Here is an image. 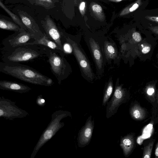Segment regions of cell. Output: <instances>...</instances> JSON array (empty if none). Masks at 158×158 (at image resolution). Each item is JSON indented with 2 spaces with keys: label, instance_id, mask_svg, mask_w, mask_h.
<instances>
[{
  "label": "cell",
  "instance_id": "1",
  "mask_svg": "<svg viewBox=\"0 0 158 158\" xmlns=\"http://www.w3.org/2000/svg\"><path fill=\"white\" fill-rule=\"evenodd\" d=\"M0 72L23 81L46 86H52L53 82L51 78L33 68L20 63H0Z\"/></svg>",
  "mask_w": 158,
  "mask_h": 158
},
{
  "label": "cell",
  "instance_id": "2",
  "mask_svg": "<svg viewBox=\"0 0 158 158\" xmlns=\"http://www.w3.org/2000/svg\"><path fill=\"white\" fill-rule=\"evenodd\" d=\"M49 48L38 44L26 45L2 51V62L6 63H20L47 57Z\"/></svg>",
  "mask_w": 158,
  "mask_h": 158
},
{
  "label": "cell",
  "instance_id": "3",
  "mask_svg": "<svg viewBox=\"0 0 158 158\" xmlns=\"http://www.w3.org/2000/svg\"><path fill=\"white\" fill-rule=\"evenodd\" d=\"M71 116L70 112L60 110L56 111L52 114L51 120L35 147L30 158H34L40 148L64 126V123L61 122L62 119Z\"/></svg>",
  "mask_w": 158,
  "mask_h": 158
},
{
  "label": "cell",
  "instance_id": "4",
  "mask_svg": "<svg viewBox=\"0 0 158 158\" xmlns=\"http://www.w3.org/2000/svg\"><path fill=\"white\" fill-rule=\"evenodd\" d=\"M61 51L49 49L47 58L51 71L60 85L72 72L71 66Z\"/></svg>",
  "mask_w": 158,
  "mask_h": 158
},
{
  "label": "cell",
  "instance_id": "5",
  "mask_svg": "<svg viewBox=\"0 0 158 158\" xmlns=\"http://www.w3.org/2000/svg\"><path fill=\"white\" fill-rule=\"evenodd\" d=\"M65 40L69 43L73 49V53L79 65L82 77L89 82H92L95 75L86 54L81 47L80 39L64 36Z\"/></svg>",
  "mask_w": 158,
  "mask_h": 158
},
{
  "label": "cell",
  "instance_id": "6",
  "mask_svg": "<svg viewBox=\"0 0 158 158\" xmlns=\"http://www.w3.org/2000/svg\"><path fill=\"white\" fill-rule=\"evenodd\" d=\"M105 38L95 37H87L85 41L90 51L95 64L97 75H102L106 63L103 51V45Z\"/></svg>",
  "mask_w": 158,
  "mask_h": 158
},
{
  "label": "cell",
  "instance_id": "7",
  "mask_svg": "<svg viewBox=\"0 0 158 158\" xmlns=\"http://www.w3.org/2000/svg\"><path fill=\"white\" fill-rule=\"evenodd\" d=\"M28 114L25 110L19 108L15 102L3 97L0 98V117L9 120L23 118Z\"/></svg>",
  "mask_w": 158,
  "mask_h": 158
},
{
  "label": "cell",
  "instance_id": "8",
  "mask_svg": "<svg viewBox=\"0 0 158 158\" xmlns=\"http://www.w3.org/2000/svg\"><path fill=\"white\" fill-rule=\"evenodd\" d=\"M127 93L122 85H120L118 78L115 83L114 92L110 100L107 103L106 117L109 118L117 112L119 106L125 102Z\"/></svg>",
  "mask_w": 158,
  "mask_h": 158
},
{
  "label": "cell",
  "instance_id": "9",
  "mask_svg": "<svg viewBox=\"0 0 158 158\" xmlns=\"http://www.w3.org/2000/svg\"><path fill=\"white\" fill-rule=\"evenodd\" d=\"M31 39L35 40L33 35L24 29H21L17 34L13 35L3 40L2 44L3 45L2 51L10 50L30 42Z\"/></svg>",
  "mask_w": 158,
  "mask_h": 158
},
{
  "label": "cell",
  "instance_id": "10",
  "mask_svg": "<svg viewBox=\"0 0 158 158\" xmlns=\"http://www.w3.org/2000/svg\"><path fill=\"white\" fill-rule=\"evenodd\" d=\"M94 126V121L89 116L87 119L85 124L79 131L77 138L78 145L80 148L84 147L90 143Z\"/></svg>",
  "mask_w": 158,
  "mask_h": 158
},
{
  "label": "cell",
  "instance_id": "11",
  "mask_svg": "<svg viewBox=\"0 0 158 158\" xmlns=\"http://www.w3.org/2000/svg\"><path fill=\"white\" fill-rule=\"evenodd\" d=\"M103 51L106 62L117 61L118 52L116 45L113 41L105 39L103 45Z\"/></svg>",
  "mask_w": 158,
  "mask_h": 158
},
{
  "label": "cell",
  "instance_id": "12",
  "mask_svg": "<svg viewBox=\"0 0 158 158\" xmlns=\"http://www.w3.org/2000/svg\"><path fill=\"white\" fill-rule=\"evenodd\" d=\"M0 89L23 94L27 93L31 89L27 85L16 81L6 80L0 81Z\"/></svg>",
  "mask_w": 158,
  "mask_h": 158
},
{
  "label": "cell",
  "instance_id": "13",
  "mask_svg": "<svg viewBox=\"0 0 158 158\" xmlns=\"http://www.w3.org/2000/svg\"><path fill=\"white\" fill-rule=\"evenodd\" d=\"M28 44L40 45L45 46L49 48L61 51L64 53L63 50L55 42L50 39L45 33L44 34L43 36L41 38L35 40L32 42L27 43L22 45Z\"/></svg>",
  "mask_w": 158,
  "mask_h": 158
},
{
  "label": "cell",
  "instance_id": "14",
  "mask_svg": "<svg viewBox=\"0 0 158 158\" xmlns=\"http://www.w3.org/2000/svg\"><path fill=\"white\" fill-rule=\"evenodd\" d=\"M134 144V139L132 135L129 134L123 137H121L120 145L125 157H128L131 154Z\"/></svg>",
  "mask_w": 158,
  "mask_h": 158
},
{
  "label": "cell",
  "instance_id": "15",
  "mask_svg": "<svg viewBox=\"0 0 158 158\" xmlns=\"http://www.w3.org/2000/svg\"><path fill=\"white\" fill-rule=\"evenodd\" d=\"M130 112L132 118L136 120H142L145 116L144 109L137 104H135L131 108Z\"/></svg>",
  "mask_w": 158,
  "mask_h": 158
},
{
  "label": "cell",
  "instance_id": "16",
  "mask_svg": "<svg viewBox=\"0 0 158 158\" xmlns=\"http://www.w3.org/2000/svg\"><path fill=\"white\" fill-rule=\"evenodd\" d=\"M113 82L112 77H110L105 85L102 100V106H105L111 96L113 90Z\"/></svg>",
  "mask_w": 158,
  "mask_h": 158
},
{
  "label": "cell",
  "instance_id": "17",
  "mask_svg": "<svg viewBox=\"0 0 158 158\" xmlns=\"http://www.w3.org/2000/svg\"><path fill=\"white\" fill-rule=\"evenodd\" d=\"M141 0H138L135 2L124 9L121 13L120 15H126L136 10L141 3Z\"/></svg>",
  "mask_w": 158,
  "mask_h": 158
},
{
  "label": "cell",
  "instance_id": "18",
  "mask_svg": "<svg viewBox=\"0 0 158 158\" xmlns=\"http://www.w3.org/2000/svg\"><path fill=\"white\" fill-rule=\"evenodd\" d=\"M0 28L3 29L14 31L17 32L19 31L21 29L15 24L4 22L1 20L0 21Z\"/></svg>",
  "mask_w": 158,
  "mask_h": 158
},
{
  "label": "cell",
  "instance_id": "19",
  "mask_svg": "<svg viewBox=\"0 0 158 158\" xmlns=\"http://www.w3.org/2000/svg\"><path fill=\"white\" fill-rule=\"evenodd\" d=\"M154 141V140H152L147 145L144 147L143 149V158H150L151 157Z\"/></svg>",
  "mask_w": 158,
  "mask_h": 158
},
{
  "label": "cell",
  "instance_id": "20",
  "mask_svg": "<svg viewBox=\"0 0 158 158\" xmlns=\"http://www.w3.org/2000/svg\"><path fill=\"white\" fill-rule=\"evenodd\" d=\"M66 42L63 43V49L64 53L70 54L73 53V49L72 46L66 40Z\"/></svg>",
  "mask_w": 158,
  "mask_h": 158
},
{
  "label": "cell",
  "instance_id": "21",
  "mask_svg": "<svg viewBox=\"0 0 158 158\" xmlns=\"http://www.w3.org/2000/svg\"><path fill=\"white\" fill-rule=\"evenodd\" d=\"M92 10L94 12L100 13L102 11V8L99 5L95 4L93 5L92 7Z\"/></svg>",
  "mask_w": 158,
  "mask_h": 158
},
{
  "label": "cell",
  "instance_id": "22",
  "mask_svg": "<svg viewBox=\"0 0 158 158\" xmlns=\"http://www.w3.org/2000/svg\"><path fill=\"white\" fill-rule=\"evenodd\" d=\"M132 38L136 42H139L141 40V37L140 34L138 32H135L132 35Z\"/></svg>",
  "mask_w": 158,
  "mask_h": 158
},
{
  "label": "cell",
  "instance_id": "23",
  "mask_svg": "<svg viewBox=\"0 0 158 158\" xmlns=\"http://www.w3.org/2000/svg\"><path fill=\"white\" fill-rule=\"evenodd\" d=\"M146 18L149 20L158 23V16H148Z\"/></svg>",
  "mask_w": 158,
  "mask_h": 158
},
{
  "label": "cell",
  "instance_id": "24",
  "mask_svg": "<svg viewBox=\"0 0 158 158\" xmlns=\"http://www.w3.org/2000/svg\"><path fill=\"white\" fill-rule=\"evenodd\" d=\"M37 103L39 106H43L45 103V100L42 98V96H39L37 99Z\"/></svg>",
  "mask_w": 158,
  "mask_h": 158
},
{
  "label": "cell",
  "instance_id": "25",
  "mask_svg": "<svg viewBox=\"0 0 158 158\" xmlns=\"http://www.w3.org/2000/svg\"><path fill=\"white\" fill-rule=\"evenodd\" d=\"M85 2H81L79 6V10L81 14L83 15L85 13Z\"/></svg>",
  "mask_w": 158,
  "mask_h": 158
},
{
  "label": "cell",
  "instance_id": "26",
  "mask_svg": "<svg viewBox=\"0 0 158 158\" xmlns=\"http://www.w3.org/2000/svg\"><path fill=\"white\" fill-rule=\"evenodd\" d=\"M150 49L151 48L149 46H146L143 48L142 52L144 54H146L148 53L150 51Z\"/></svg>",
  "mask_w": 158,
  "mask_h": 158
},
{
  "label": "cell",
  "instance_id": "27",
  "mask_svg": "<svg viewBox=\"0 0 158 158\" xmlns=\"http://www.w3.org/2000/svg\"><path fill=\"white\" fill-rule=\"evenodd\" d=\"M147 93L148 96H152L154 93V89L152 88H149L148 89Z\"/></svg>",
  "mask_w": 158,
  "mask_h": 158
},
{
  "label": "cell",
  "instance_id": "28",
  "mask_svg": "<svg viewBox=\"0 0 158 158\" xmlns=\"http://www.w3.org/2000/svg\"><path fill=\"white\" fill-rule=\"evenodd\" d=\"M150 29L153 32L158 35V26L150 27Z\"/></svg>",
  "mask_w": 158,
  "mask_h": 158
},
{
  "label": "cell",
  "instance_id": "29",
  "mask_svg": "<svg viewBox=\"0 0 158 158\" xmlns=\"http://www.w3.org/2000/svg\"><path fill=\"white\" fill-rule=\"evenodd\" d=\"M155 158H158V142L157 143L155 152Z\"/></svg>",
  "mask_w": 158,
  "mask_h": 158
},
{
  "label": "cell",
  "instance_id": "30",
  "mask_svg": "<svg viewBox=\"0 0 158 158\" xmlns=\"http://www.w3.org/2000/svg\"><path fill=\"white\" fill-rule=\"evenodd\" d=\"M109 1H111V2H120L122 0H108Z\"/></svg>",
  "mask_w": 158,
  "mask_h": 158
},
{
  "label": "cell",
  "instance_id": "31",
  "mask_svg": "<svg viewBox=\"0 0 158 158\" xmlns=\"http://www.w3.org/2000/svg\"><path fill=\"white\" fill-rule=\"evenodd\" d=\"M157 101H158V92L157 94Z\"/></svg>",
  "mask_w": 158,
  "mask_h": 158
},
{
  "label": "cell",
  "instance_id": "32",
  "mask_svg": "<svg viewBox=\"0 0 158 158\" xmlns=\"http://www.w3.org/2000/svg\"><path fill=\"white\" fill-rule=\"evenodd\" d=\"M43 0V1L47 0V1H50V0Z\"/></svg>",
  "mask_w": 158,
  "mask_h": 158
}]
</instances>
